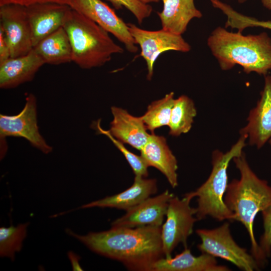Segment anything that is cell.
Here are the masks:
<instances>
[{
  "label": "cell",
  "instance_id": "26",
  "mask_svg": "<svg viewBox=\"0 0 271 271\" xmlns=\"http://www.w3.org/2000/svg\"><path fill=\"white\" fill-rule=\"evenodd\" d=\"M96 128L99 133L107 137L117 148L123 154L131 168L135 176L146 178L148 176V168L145 161L142 156H138L129 151L124 146L123 143L114 138L109 132L102 128L99 122L96 123Z\"/></svg>",
  "mask_w": 271,
  "mask_h": 271
},
{
  "label": "cell",
  "instance_id": "17",
  "mask_svg": "<svg viewBox=\"0 0 271 271\" xmlns=\"http://www.w3.org/2000/svg\"><path fill=\"white\" fill-rule=\"evenodd\" d=\"M45 64L34 48L25 55L11 57L0 64L1 88H14L32 81Z\"/></svg>",
  "mask_w": 271,
  "mask_h": 271
},
{
  "label": "cell",
  "instance_id": "19",
  "mask_svg": "<svg viewBox=\"0 0 271 271\" xmlns=\"http://www.w3.org/2000/svg\"><path fill=\"white\" fill-rule=\"evenodd\" d=\"M216 257L202 253L194 256L187 247L174 257H163L153 265L152 271H229L226 266L220 265Z\"/></svg>",
  "mask_w": 271,
  "mask_h": 271
},
{
  "label": "cell",
  "instance_id": "9",
  "mask_svg": "<svg viewBox=\"0 0 271 271\" xmlns=\"http://www.w3.org/2000/svg\"><path fill=\"white\" fill-rule=\"evenodd\" d=\"M128 30L136 43L141 49L140 56L146 61L147 79L151 80L154 73V65L158 57L168 51L188 52L191 46L182 35L162 29L148 31L142 29L133 24L127 23Z\"/></svg>",
  "mask_w": 271,
  "mask_h": 271
},
{
  "label": "cell",
  "instance_id": "24",
  "mask_svg": "<svg viewBox=\"0 0 271 271\" xmlns=\"http://www.w3.org/2000/svg\"><path fill=\"white\" fill-rule=\"evenodd\" d=\"M29 223H23L17 226L0 228V255L15 259L16 253L22 248L23 242L27 236Z\"/></svg>",
  "mask_w": 271,
  "mask_h": 271
},
{
  "label": "cell",
  "instance_id": "12",
  "mask_svg": "<svg viewBox=\"0 0 271 271\" xmlns=\"http://www.w3.org/2000/svg\"><path fill=\"white\" fill-rule=\"evenodd\" d=\"M174 196L173 193L166 190L157 196H151L113 221L111 226L117 227L162 226L169 201Z\"/></svg>",
  "mask_w": 271,
  "mask_h": 271
},
{
  "label": "cell",
  "instance_id": "28",
  "mask_svg": "<svg viewBox=\"0 0 271 271\" xmlns=\"http://www.w3.org/2000/svg\"><path fill=\"white\" fill-rule=\"evenodd\" d=\"M264 232L258 244L261 256L265 262L271 254V206L261 212Z\"/></svg>",
  "mask_w": 271,
  "mask_h": 271
},
{
  "label": "cell",
  "instance_id": "13",
  "mask_svg": "<svg viewBox=\"0 0 271 271\" xmlns=\"http://www.w3.org/2000/svg\"><path fill=\"white\" fill-rule=\"evenodd\" d=\"M33 48L41 40L63 27L71 8L64 4L40 3L25 6Z\"/></svg>",
  "mask_w": 271,
  "mask_h": 271
},
{
  "label": "cell",
  "instance_id": "34",
  "mask_svg": "<svg viewBox=\"0 0 271 271\" xmlns=\"http://www.w3.org/2000/svg\"><path fill=\"white\" fill-rule=\"evenodd\" d=\"M237 2L240 4H242L244 2H245L247 0H237Z\"/></svg>",
  "mask_w": 271,
  "mask_h": 271
},
{
  "label": "cell",
  "instance_id": "11",
  "mask_svg": "<svg viewBox=\"0 0 271 271\" xmlns=\"http://www.w3.org/2000/svg\"><path fill=\"white\" fill-rule=\"evenodd\" d=\"M0 21L11 58L25 55L32 50L31 30L25 6L17 4L0 6Z\"/></svg>",
  "mask_w": 271,
  "mask_h": 271
},
{
  "label": "cell",
  "instance_id": "18",
  "mask_svg": "<svg viewBox=\"0 0 271 271\" xmlns=\"http://www.w3.org/2000/svg\"><path fill=\"white\" fill-rule=\"evenodd\" d=\"M140 152L141 156L149 167H154L160 171L173 188L177 187V160L165 137L154 133L151 134Z\"/></svg>",
  "mask_w": 271,
  "mask_h": 271
},
{
  "label": "cell",
  "instance_id": "23",
  "mask_svg": "<svg viewBox=\"0 0 271 271\" xmlns=\"http://www.w3.org/2000/svg\"><path fill=\"white\" fill-rule=\"evenodd\" d=\"M174 93L167 94L163 98L152 102L141 117L148 130L152 133L155 129L168 125L174 104Z\"/></svg>",
  "mask_w": 271,
  "mask_h": 271
},
{
  "label": "cell",
  "instance_id": "29",
  "mask_svg": "<svg viewBox=\"0 0 271 271\" xmlns=\"http://www.w3.org/2000/svg\"><path fill=\"white\" fill-rule=\"evenodd\" d=\"M70 0H0V6L7 4H17L23 6L40 3H57L68 5Z\"/></svg>",
  "mask_w": 271,
  "mask_h": 271
},
{
  "label": "cell",
  "instance_id": "3",
  "mask_svg": "<svg viewBox=\"0 0 271 271\" xmlns=\"http://www.w3.org/2000/svg\"><path fill=\"white\" fill-rule=\"evenodd\" d=\"M207 44L223 70L239 65L246 73L266 76L271 69V37L265 32L245 36L218 27L208 37Z\"/></svg>",
  "mask_w": 271,
  "mask_h": 271
},
{
  "label": "cell",
  "instance_id": "1",
  "mask_svg": "<svg viewBox=\"0 0 271 271\" xmlns=\"http://www.w3.org/2000/svg\"><path fill=\"white\" fill-rule=\"evenodd\" d=\"M67 233L91 251L117 260L131 270L152 271L154 264L164 257L161 226L111 227L82 235L70 229Z\"/></svg>",
  "mask_w": 271,
  "mask_h": 271
},
{
  "label": "cell",
  "instance_id": "16",
  "mask_svg": "<svg viewBox=\"0 0 271 271\" xmlns=\"http://www.w3.org/2000/svg\"><path fill=\"white\" fill-rule=\"evenodd\" d=\"M113 120L109 130L115 139L141 151L150 136L141 116L136 117L120 107L112 106Z\"/></svg>",
  "mask_w": 271,
  "mask_h": 271
},
{
  "label": "cell",
  "instance_id": "15",
  "mask_svg": "<svg viewBox=\"0 0 271 271\" xmlns=\"http://www.w3.org/2000/svg\"><path fill=\"white\" fill-rule=\"evenodd\" d=\"M157 191V180L155 179L135 176L132 185L123 192L89 202L82 205L80 208H111L126 211L151 197Z\"/></svg>",
  "mask_w": 271,
  "mask_h": 271
},
{
  "label": "cell",
  "instance_id": "6",
  "mask_svg": "<svg viewBox=\"0 0 271 271\" xmlns=\"http://www.w3.org/2000/svg\"><path fill=\"white\" fill-rule=\"evenodd\" d=\"M196 233L201 240L197 247L202 253L225 259L244 271L258 270L259 265L254 256L233 239L228 222L212 229H198Z\"/></svg>",
  "mask_w": 271,
  "mask_h": 271
},
{
  "label": "cell",
  "instance_id": "20",
  "mask_svg": "<svg viewBox=\"0 0 271 271\" xmlns=\"http://www.w3.org/2000/svg\"><path fill=\"white\" fill-rule=\"evenodd\" d=\"M163 9L158 15L162 29L178 35L183 34L190 21L200 19L202 13L194 5V0H162Z\"/></svg>",
  "mask_w": 271,
  "mask_h": 271
},
{
  "label": "cell",
  "instance_id": "4",
  "mask_svg": "<svg viewBox=\"0 0 271 271\" xmlns=\"http://www.w3.org/2000/svg\"><path fill=\"white\" fill-rule=\"evenodd\" d=\"M71 45L72 61L82 69L103 66L112 55L123 49L114 42L108 32L83 14L71 9L64 22Z\"/></svg>",
  "mask_w": 271,
  "mask_h": 271
},
{
  "label": "cell",
  "instance_id": "35",
  "mask_svg": "<svg viewBox=\"0 0 271 271\" xmlns=\"http://www.w3.org/2000/svg\"><path fill=\"white\" fill-rule=\"evenodd\" d=\"M269 143L271 145V138L269 140Z\"/></svg>",
  "mask_w": 271,
  "mask_h": 271
},
{
  "label": "cell",
  "instance_id": "30",
  "mask_svg": "<svg viewBox=\"0 0 271 271\" xmlns=\"http://www.w3.org/2000/svg\"><path fill=\"white\" fill-rule=\"evenodd\" d=\"M11 58L9 45L4 32L0 27V64Z\"/></svg>",
  "mask_w": 271,
  "mask_h": 271
},
{
  "label": "cell",
  "instance_id": "10",
  "mask_svg": "<svg viewBox=\"0 0 271 271\" xmlns=\"http://www.w3.org/2000/svg\"><path fill=\"white\" fill-rule=\"evenodd\" d=\"M68 6L112 34L129 52L138 51V48L127 24L101 0H70Z\"/></svg>",
  "mask_w": 271,
  "mask_h": 271
},
{
  "label": "cell",
  "instance_id": "21",
  "mask_svg": "<svg viewBox=\"0 0 271 271\" xmlns=\"http://www.w3.org/2000/svg\"><path fill=\"white\" fill-rule=\"evenodd\" d=\"M45 64L59 65L72 61V50L63 27L41 40L34 48Z\"/></svg>",
  "mask_w": 271,
  "mask_h": 271
},
{
  "label": "cell",
  "instance_id": "2",
  "mask_svg": "<svg viewBox=\"0 0 271 271\" xmlns=\"http://www.w3.org/2000/svg\"><path fill=\"white\" fill-rule=\"evenodd\" d=\"M233 161L240 177L228 183L224 202L233 213L234 220L241 222L246 228L251 242V254L261 266L265 262L255 238L253 225L257 213L271 206V186L251 170L243 152Z\"/></svg>",
  "mask_w": 271,
  "mask_h": 271
},
{
  "label": "cell",
  "instance_id": "32",
  "mask_svg": "<svg viewBox=\"0 0 271 271\" xmlns=\"http://www.w3.org/2000/svg\"><path fill=\"white\" fill-rule=\"evenodd\" d=\"M261 3L264 7L271 10V0H261Z\"/></svg>",
  "mask_w": 271,
  "mask_h": 271
},
{
  "label": "cell",
  "instance_id": "22",
  "mask_svg": "<svg viewBox=\"0 0 271 271\" xmlns=\"http://www.w3.org/2000/svg\"><path fill=\"white\" fill-rule=\"evenodd\" d=\"M197 110L193 101L182 95L175 99L171 111L169 124V134L178 137L188 132L191 128Z\"/></svg>",
  "mask_w": 271,
  "mask_h": 271
},
{
  "label": "cell",
  "instance_id": "33",
  "mask_svg": "<svg viewBox=\"0 0 271 271\" xmlns=\"http://www.w3.org/2000/svg\"><path fill=\"white\" fill-rule=\"evenodd\" d=\"M139 1L144 4H149V3H158L162 0H139Z\"/></svg>",
  "mask_w": 271,
  "mask_h": 271
},
{
  "label": "cell",
  "instance_id": "25",
  "mask_svg": "<svg viewBox=\"0 0 271 271\" xmlns=\"http://www.w3.org/2000/svg\"><path fill=\"white\" fill-rule=\"evenodd\" d=\"M211 3L214 8L220 10L227 16L225 28H235L241 33L248 27H259L271 30V21H259L254 18L243 15L219 0H211Z\"/></svg>",
  "mask_w": 271,
  "mask_h": 271
},
{
  "label": "cell",
  "instance_id": "31",
  "mask_svg": "<svg viewBox=\"0 0 271 271\" xmlns=\"http://www.w3.org/2000/svg\"><path fill=\"white\" fill-rule=\"evenodd\" d=\"M69 258L71 261L73 270H83L79 264V258L78 255L72 252L68 253Z\"/></svg>",
  "mask_w": 271,
  "mask_h": 271
},
{
  "label": "cell",
  "instance_id": "14",
  "mask_svg": "<svg viewBox=\"0 0 271 271\" xmlns=\"http://www.w3.org/2000/svg\"><path fill=\"white\" fill-rule=\"evenodd\" d=\"M246 120L240 135L246 136L250 145L261 148L271 138V75L265 76L260 97Z\"/></svg>",
  "mask_w": 271,
  "mask_h": 271
},
{
  "label": "cell",
  "instance_id": "8",
  "mask_svg": "<svg viewBox=\"0 0 271 271\" xmlns=\"http://www.w3.org/2000/svg\"><path fill=\"white\" fill-rule=\"evenodd\" d=\"M8 137H21L34 148L48 154L52 151L40 134L37 123V100L30 93L26 97L23 109L16 115H0L1 143Z\"/></svg>",
  "mask_w": 271,
  "mask_h": 271
},
{
  "label": "cell",
  "instance_id": "27",
  "mask_svg": "<svg viewBox=\"0 0 271 271\" xmlns=\"http://www.w3.org/2000/svg\"><path fill=\"white\" fill-rule=\"evenodd\" d=\"M111 3L116 10L123 7L129 10L136 17L139 24L151 15L153 8L149 4H144L139 0H106Z\"/></svg>",
  "mask_w": 271,
  "mask_h": 271
},
{
  "label": "cell",
  "instance_id": "7",
  "mask_svg": "<svg viewBox=\"0 0 271 271\" xmlns=\"http://www.w3.org/2000/svg\"><path fill=\"white\" fill-rule=\"evenodd\" d=\"M193 198L189 193L180 199L174 196L169 201L166 220L161 226V239L164 257L172 256V253L179 243L187 247V241L193 233L196 209L190 204Z\"/></svg>",
  "mask_w": 271,
  "mask_h": 271
},
{
  "label": "cell",
  "instance_id": "5",
  "mask_svg": "<svg viewBox=\"0 0 271 271\" xmlns=\"http://www.w3.org/2000/svg\"><path fill=\"white\" fill-rule=\"evenodd\" d=\"M247 137L240 135L237 142L225 153L215 150L212 154V170L206 181L195 191L189 192L197 198L196 217L201 220L210 216L218 221H234L233 213L224 202L228 183L227 169L233 159L243 153Z\"/></svg>",
  "mask_w": 271,
  "mask_h": 271
}]
</instances>
